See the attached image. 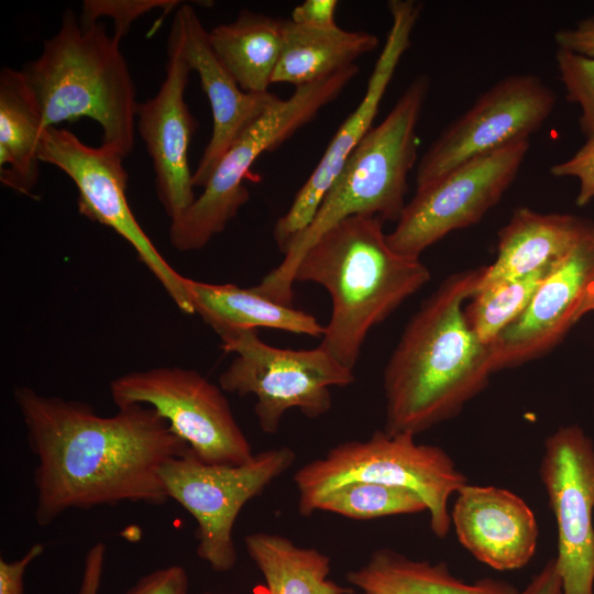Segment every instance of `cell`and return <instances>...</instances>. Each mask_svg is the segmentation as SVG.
I'll use <instances>...</instances> for the list:
<instances>
[{
    "label": "cell",
    "mask_w": 594,
    "mask_h": 594,
    "mask_svg": "<svg viewBox=\"0 0 594 594\" xmlns=\"http://www.w3.org/2000/svg\"><path fill=\"white\" fill-rule=\"evenodd\" d=\"M13 397L36 457L35 520L45 527L69 509L122 502H167L162 470L189 447L151 406L100 416L87 403L18 386Z\"/></svg>",
    "instance_id": "cell-1"
},
{
    "label": "cell",
    "mask_w": 594,
    "mask_h": 594,
    "mask_svg": "<svg viewBox=\"0 0 594 594\" xmlns=\"http://www.w3.org/2000/svg\"><path fill=\"white\" fill-rule=\"evenodd\" d=\"M483 270L444 278L405 327L383 374L387 433L426 431L459 415L486 387L495 372L492 346L464 312Z\"/></svg>",
    "instance_id": "cell-2"
},
{
    "label": "cell",
    "mask_w": 594,
    "mask_h": 594,
    "mask_svg": "<svg viewBox=\"0 0 594 594\" xmlns=\"http://www.w3.org/2000/svg\"><path fill=\"white\" fill-rule=\"evenodd\" d=\"M383 220L351 216L318 237L298 262L294 283L327 289L332 309L320 346L353 370L369 332L430 279L420 258L395 252Z\"/></svg>",
    "instance_id": "cell-3"
},
{
    "label": "cell",
    "mask_w": 594,
    "mask_h": 594,
    "mask_svg": "<svg viewBox=\"0 0 594 594\" xmlns=\"http://www.w3.org/2000/svg\"><path fill=\"white\" fill-rule=\"evenodd\" d=\"M426 75L404 90L386 118L373 127L345 161L307 227L289 245L282 263L255 290L293 306L294 273L305 251L324 231L351 216L398 221L406 206L407 176L417 161V124L429 92Z\"/></svg>",
    "instance_id": "cell-4"
},
{
    "label": "cell",
    "mask_w": 594,
    "mask_h": 594,
    "mask_svg": "<svg viewBox=\"0 0 594 594\" xmlns=\"http://www.w3.org/2000/svg\"><path fill=\"white\" fill-rule=\"evenodd\" d=\"M43 114L44 128L90 118L102 129V144L123 157L135 131V88L120 42L101 23L81 25L64 12L58 32L24 68Z\"/></svg>",
    "instance_id": "cell-5"
},
{
    "label": "cell",
    "mask_w": 594,
    "mask_h": 594,
    "mask_svg": "<svg viewBox=\"0 0 594 594\" xmlns=\"http://www.w3.org/2000/svg\"><path fill=\"white\" fill-rule=\"evenodd\" d=\"M299 494L298 510L314 514L324 494L351 482H370L408 488L425 502L430 529L444 538L452 526L449 501L464 485L466 476L440 447L417 443L415 435L374 431L367 440L337 444L294 475Z\"/></svg>",
    "instance_id": "cell-6"
},
{
    "label": "cell",
    "mask_w": 594,
    "mask_h": 594,
    "mask_svg": "<svg viewBox=\"0 0 594 594\" xmlns=\"http://www.w3.org/2000/svg\"><path fill=\"white\" fill-rule=\"evenodd\" d=\"M353 64L327 78L295 88L278 99L227 151L202 193L179 217L170 220L169 241L178 251H196L222 232L250 198L243 185L256 158L278 147L312 121L356 76Z\"/></svg>",
    "instance_id": "cell-7"
},
{
    "label": "cell",
    "mask_w": 594,
    "mask_h": 594,
    "mask_svg": "<svg viewBox=\"0 0 594 594\" xmlns=\"http://www.w3.org/2000/svg\"><path fill=\"white\" fill-rule=\"evenodd\" d=\"M221 348L235 356L220 375V387L240 396L254 395L258 426L270 435L278 431L284 414L292 408L311 419L327 414L332 406L330 388L355 381L353 370L320 345L276 348L263 342L256 330H244L221 339Z\"/></svg>",
    "instance_id": "cell-8"
},
{
    "label": "cell",
    "mask_w": 594,
    "mask_h": 594,
    "mask_svg": "<svg viewBox=\"0 0 594 594\" xmlns=\"http://www.w3.org/2000/svg\"><path fill=\"white\" fill-rule=\"evenodd\" d=\"M295 459L290 448L279 447L258 452L243 464H209L188 449L164 465L161 476L166 495L196 520V553L215 572H228L237 563L233 527L243 506Z\"/></svg>",
    "instance_id": "cell-9"
},
{
    "label": "cell",
    "mask_w": 594,
    "mask_h": 594,
    "mask_svg": "<svg viewBox=\"0 0 594 594\" xmlns=\"http://www.w3.org/2000/svg\"><path fill=\"white\" fill-rule=\"evenodd\" d=\"M222 391L180 366L134 371L110 383L117 407L151 406L202 462L243 464L254 454Z\"/></svg>",
    "instance_id": "cell-10"
},
{
    "label": "cell",
    "mask_w": 594,
    "mask_h": 594,
    "mask_svg": "<svg viewBox=\"0 0 594 594\" xmlns=\"http://www.w3.org/2000/svg\"><path fill=\"white\" fill-rule=\"evenodd\" d=\"M38 157L58 167L78 189V210L88 219L111 228L136 252L177 308L195 314L188 277L176 272L161 255L136 221L127 198L128 173L123 156L113 147L82 143L72 132L48 127L43 131Z\"/></svg>",
    "instance_id": "cell-11"
},
{
    "label": "cell",
    "mask_w": 594,
    "mask_h": 594,
    "mask_svg": "<svg viewBox=\"0 0 594 594\" xmlns=\"http://www.w3.org/2000/svg\"><path fill=\"white\" fill-rule=\"evenodd\" d=\"M529 139L513 142L453 168L416 189L395 229L386 234L397 253L420 254L454 230L477 223L513 184L527 155Z\"/></svg>",
    "instance_id": "cell-12"
},
{
    "label": "cell",
    "mask_w": 594,
    "mask_h": 594,
    "mask_svg": "<svg viewBox=\"0 0 594 594\" xmlns=\"http://www.w3.org/2000/svg\"><path fill=\"white\" fill-rule=\"evenodd\" d=\"M556 103V92L537 75L504 77L480 95L425 152L417 167V189L468 161L529 139Z\"/></svg>",
    "instance_id": "cell-13"
},
{
    "label": "cell",
    "mask_w": 594,
    "mask_h": 594,
    "mask_svg": "<svg viewBox=\"0 0 594 594\" xmlns=\"http://www.w3.org/2000/svg\"><path fill=\"white\" fill-rule=\"evenodd\" d=\"M540 477L558 527L563 594H594V444L579 426L546 439Z\"/></svg>",
    "instance_id": "cell-14"
},
{
    "label": "cell",
    "mask_w": 594,
    "mask_h": 594,
    "mask_svg": "<svg viewBox=\"0 0 594 594\" xmlns=\"http://www.w3.org/2000/svg\"><path fill=\"white\" fill-rule=\"evenodd\" d=\"M422 4L414 0H391L392 26L374 65L365 94L355 110L342 122L321 160L295 195L274 227V239L285 254L292 242L307 229L345 161L373 128L381 101L404 53L410 46Z\"/></svg>",
    "instance_id": "cell-15"
},
{
    "label": "cell",
    "mask_w": 594,
    "mask_h": 594,
    "mask_svg": "<svg viewBox=\"0 0 594 594\" xmlns=\"http://www.w3.org/2000/svg\"><path fill=\"white\" fill-rule=\"evenodd\" d=\"M167 54L165 79L153 98L138 102L135 127L153 162L158 200L174 220L196 199L188 164L196 122L185 101L191 68L173 25Z\"/></svg>",
    "instance_id": "cell-16"
},
{
    "label": "cell",
    "mask_w": 594,
    "mask_h": 594,
    "mask_svg": "<svg viewBox=\"0 0 594 594\" xmlns=\"http://www.w3.org/2000/svg\"><path fill=\"white\" fill-rule=\"evenodd\" d=\"M593 280L591 227L549 273L524 312L491 343L494 371L521 365L554 349L578 322V310Z\"/></svg>",
    "instance_id": "cell-17"
},
{
    "label": "cell",
    "mask_w": 594,
    "mask_h": 594,
    "mask_svg": "<svg viewBox=\"0 0 594 594\" xmlns=\"http://www.w3.org/2000/svg\"><path fill=\"white\" fill-rule=\"evenodd\" d=\"M191 70L198 73L210 102L213 129L198 167L194 186L205 187L229 147L279 98L271 92L243 91L217 57L195 9L182 4L173 21Z\"/></svg>",
    "instance_id": "cell-18"
},
{
    "label": "cell",
    "mask_w": 594,
    "mask_h": 594,
    "mask_svg": "<svg viewBox=\"0 0 594 594\" xmlns=\"http://www.w3.org/2000/svg\"><path fill=\"white\" fill-rule=\"evenodd\" d=\"M450 514L460 543L495 570L521 569L536 552L535 514L508 490L468 483L457 493Z\"/></svg>",
    "instance_id": "cell-19"
},
{
    "label": "cell",
    "mask_w": 594,
    "mask_h": 594,
    "mask_svg": "<svg viewBox=\"0 0 594 594\" xmlns=\"http://www.w3.org/2000/svg\"><path fill=\"white\" fill-rule=\"evenodd\" d=\"M592 223L568 213L515 209L498 232L496 258L484 266L476 290L560 262L590 233Z\"/></svg>",
    "instance_id": "cell-20"
},
{
    "label": "cell",
    "mask_w": 594,
    "mask_h": 594,
    "mask_svg": "<svg viewBox=\"0 0 594 594\" xmlns=\"http://www.w3.org/2000/svg\"><path fill=\"white\" fill-rule=\"evenodd\" d=\"M188 292L195 314L210 326L220 339L260 327L321 337L324 326L312 315L293 306L277 304L254 287L211 284L188 278Z\"/></svg>",
    "instance_id": "cell-21"
},
{
    "label": "cell",
    "mask_w": 594,
    "mask_h": 594,
    "mask_svg": "<svg viewBox=\"0 0 594 594\" xmlns=\"http://www.w3.org/2000/svg\"><path fill=\"white\" fill-rule=\"evenodd\" d=\"M43 114L23 70L0 73V182L31 196L40 177Z\"/></svg>",
    "instance_id": "cell-22"
},
{
    "label": "cell",
    "mask_w": 594,
    "mask_h": 594,
    "mask_svg": "<svg viewBox=\"0 0 594 594\" xmlns=\"http://www.w3.org/2000/svg\"><path fill=\"white\" fill-rule=\"evenodd\" d=\"M377 46V36L366 31L338 25L316 29L284 20L283 48L272 82L297 88L318 81L355 64Z\"/></svg>",
    "instance_id": "cell-23"
},
{
    "label": "cell",
    "mask_w": 594,
    "mask_h": 594,
    "mask_svg": "<svg viewBox=\"0 0 594 594\" xmlns=\"http://www.w3.org/2000/svg\"><path fill=\"white\" fill-rule=\"evenodd\" d=\"M363 594H517L507 582L491 578L466 583L443 562L414 560L388 549L375 550L367 562L346 573Z\"/></svg>",
    "instance_id": "cell-24"
},
{
    "label": "cell",
    "mask_w": 594,
    "mask_h": 594,
    "mask_svg": "<svg viewBox=\"0 0 594 594\" xmlns=\"http://www.w3.org/2000/svg\"><path fill=\"white\" fill-rule=\"evenodd\" d=\"M284 20L243 9L209 31L217 57L245 92L265 94L283 48Z\"/></svg>",
    "instance_id": "cell-25"
},
{
    "label": "cell",
    "mask_w": 594,
    "mask_h": 594,
    "mask_svg": "<svg viewBox=\"0 0 594 594\" xmlns=\"http://www.w3.org/2000/svg\"><path fill=\"white\" fill-rule=\"evenodd\" d=\"M249 557L262 573L267 594H353L328 579L330 559L276 534L253 532L244 538Z\"/></svg>",
    "instance_id": "cell-26"
},
{
    "label": "cell",
    "mask_w": 594,
    "mask_h": 594,
    "mask_svg": "<svg viewBox=\"0 0 594 594\" xmlns=\"http://www.w3.org/2000/svg\"><path fill=\"white\" fill-rule=\"evenodd\" d=\"M558 263L476 290L464 307V312L477 338L486 344L496 340L502 331L524 312L541 283Z\"/></svg>",
    "instance_id": "cell-27"
},
{
    "label": "cell",
    "mask_w": 594,
    "mask_h": 594,
    "mask_svg": "<svg viewBox=\"0 0 594 594\" xmlns=\"http://www.w3.org/2000/svg\"><path fill=\"white\" fill-rule=\"evenodd\" d=\"M317 510L334 513L350 519L369 520L392 515L427 510L424 499L404 487L370 482H351L321 496Z\"/></svg>",
    "instance_id": "cell-28"
},
{
    "label": "cell",
    "mask_w": 594,
    "mask_h": 594,
    "mask_svg": "<svg viewBox=\"0 0 594 594\" xmlns=\"http://www.w3.org/2000/svg\"><path fill=\"white\" fill-rule=\"evenodd\" d=\"M105 558V544L97 543L87 553L80 594H97ZM188 575L180 565L157 569L139 579L127 594H187Z\"/></svg>",
    "instance_id": "cell-29"
},
{
    "label": "cell",
    "mask_w": 594,
    "mask_h": 594,
    "mask_svg": "<svg viewBox=\"0 0 594 594\" xmlns=\"http://www.w3.org/2000/svg\"><path fill=\"white\" fill-rule=\"evenodd\" d=\"M556 62L566 99L581 108V132L590 139L594 136V57L558 48Z\"/></svg>",
    "instance_id": "cell-30"
},
{
    "label": "cell",
    "mask_w": 594,
    "mask_h": 594,
    "mask_svg": "<svg viewBox=\"0 0 594 594\" xmlns=\"http://www.w3.org/2000/svg\"><path fill=\"white\" fill-rule=\"evenodd\" d=\"M179 3L176 0H86L79 22L89 25L97 23L101 16H110L114 21L112 36L120 42L139 16L154 9H163L164 13H168L175 7L179 8Z\"/></svg>",
    "instance_id": "cell-31"
},
{
    "label": "cell",
    "mask_w": 594,
    "mask_h": 594,
    "mask_svg": "<svg viewBox=\"0 0 594 594\" xmlns=\"http://www.w3.org/2000/svg\"><path fill=\"white\" fill-rule=\"evenodd\" d=\"M550 173L556 177L576 178V205L583 207L591 202L594 199V136L586 139L583 146L569 160L553 165Z\"/></svg>",
    "instance_id": "cell-32"
},
{
    "label": "cell",
    "mask_w": 594,
    "mask_h": 594,
    "mask_svg": "<svg viewBox=\"0 0 594 594\" xmlns=\"http://www.w3.org/2000/svg\"><path fill=\"white\" fill-rule=\"evenodd\" d=\"M44 548L43 543H35L19 560L0 559V594H24L25 570L34 559L43 553Z\"/></svg>",
    "instance_id": "cell-33"
},
{
    "label": "cell",
    "mask_w": 594,
    "mask_h": 594,
    "mask_svg": "<svg viewBox=\"0 0 594 594\" xmlns=\"http://www.w3.org/2000/svg\"><path fill=\"white\" fill-rule=\"evenodd\" d=\"M337 6L336 0H306L294 8L290 20L309 28L331 29L337 26Z\"/></svg>",
    "instance_id": "cell-34"
},
{
    "label": "cell",
    "mask_w": 594,
    "mask_h": 594,
    "mask_svg": "<svg viewBox=\"0 0 594 594\" xmlns=\"http://www.w3.org/2000/svg\"><path fill=\"white\" fill-rule=\"evenodd\" d=\"M554 41L558 48L594 57V19L582 20L574 28L559 30Z\"/></svg>",
    "instance_id": "cell-35"
},
{
    "label": "cell",
    "mask_w": 594,
    "mask_h": 594,
    "mask_svg": "<svg viewBox=\"0 0 594 594\" xmlns=\"http://www.w3.org/2000/svg\"><path fill=\"white\" fill-rule=\"evenodd\" d=\"M517 594H563L556 558L549 560L527 586L518 591Z\"/></svg>",
    "instance_id": "cell-36"
},
{
    "label": "cell",
    "mask_w": 594,
    "mask_h": 594,
    "mask_svg": "<svg viewBox=\"0 0 594 594\" xmlns=\"http://www.w3.org/2000/svg\"><path fill=\"white\" fill-rule=\"evenodd\" d=\"M592 237H593V240H594V222H593V226H592ZM594 310V280L592 282V284L590 285L584 298H583V301L582 304L580 305V308L578 310V315H576V318H578V321L586 314L591 312Z\"/></svg>",
    "instance_id": "cell-37"
},
{
    "label": "cell",
    "mask_w": 594,
    "mask_h": 594,
    "mask_svg": "<svg viewBox=\"0 0 594 594\" xmlns=\"http://www.w3.org/2000/svg\"><path fill=\"white\" fill-rule=\"evenodd\" d=\"M205 594H213V593H205Z\"/></svg>",
    "instance_id": "cell-38"
}]
</instances>
